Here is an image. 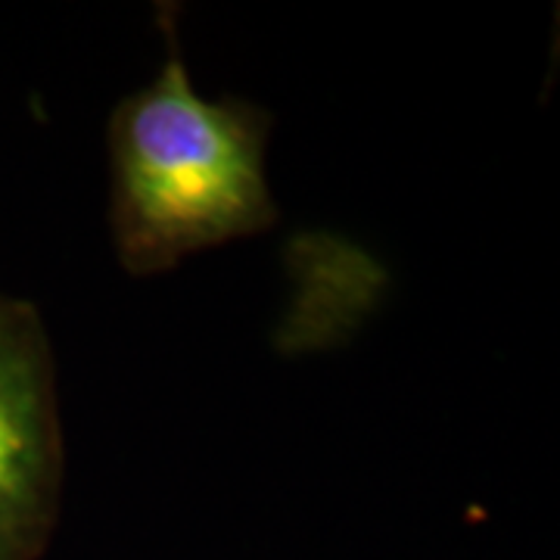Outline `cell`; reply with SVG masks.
Masks as SVG:
<instances>
[{"mask_svg": "<svg viewBox=\"0 0 560 560\" xmlns=\"http://www.w3.org/2000/svg\"><path fill=\"white\" fill-rule=\"evenodd\" d=\"M168 22L160 75L121 97L106 125L109 237L135 278L194 253L256 237L278 221L268 180L271 113L243 97H202Z\"/></svg>", "mask_w": 560, "mask_h": 560, "instance_id": "6da1fadb", "label": "cell"}, {"mask_svg": "<svg viewBox=\"0 0 560 560\" xmlns=\"http://www.w3.org/2000/svg\"><path fill=\"white\" fill-rule=\"evenodd\" d=\"M66 486L60 383L38 305L0 290V560H40Z\"/></svg>", "mask_w": 560, "mask_h": 560, "instance_id": "7a4b0ae2", "label": "cell"}]
</instances>
